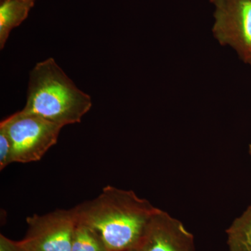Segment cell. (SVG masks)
<instances>
[{
	"mask_svg": "<svg viewBox=\"0 0 251 251\" xmlns=\"http://www.w3.org/2000/svg\"><path fill=\"white\" fill-rule=\"evenodd\" d=\"M138 251V250H135V251Z\"/></svg>",
	"mask_w": 251,
	"mask_h": 251,
	"instance_id": "cell-14",
	"label": "cell"
},
{
	"mask_svg": "<svg viewBox=\"0 0 251 251\" xmlns=\"http://www.w3.org/2000/svg\"><path fill=\"white\" fill-rule=\"evenodd\" d=\"M71 251H108L97 232L79 221L74 230Z\"/></svg>",
	"mask_w": 251,
	"mask_h": 251,
	"instance_id": "cell-9",
	"label": "cell"
},
{
	"mask_svg": "<svg viewBox=\"0 0 251 251\" xmlns=\"http://www.w3.org/2000/svg\"><path fill=\"white\" fill-rule=\"evenodd\" d=\"M29 228L22 240H11L14 251H71L77 223L75 207L28 217Z\"/></svg>",
	"mask_w": 251,
	"mask_h": 251,
	"instance_id": "cell-4",
	"label": "cell"
},
{
	"mask_svg": "<svg viewBox=\"0 0 251 251\" xmlns=\"http://www.w3.org/2000/svg\"><path fill=\"white\" fill-rule=\"evenodd\" d=\"M34 1L1 0L0 4V49H3L10 32L27 18Z\"/></svg>",
	"mask_w": 251,
	"mask_h": 251,
	"instance_id": "cell-7",
	"label": "cell"
},
{
	"mask_svg": "<svg viewBox=\"0 0 251 251\" xmlns=\"http://www.w3.org/2000/svg\"><path fill=\"white\" fill-rule=\"evenodd\" d=\"M214 7L212 32L222 46L243 58L251 50V0H210Z\"/></svg>",
	"mask_w": 251,
	"mask_h": 251,
	"instance_id": "cell-5",
	"label": "cell"
},
{
	"mask_svg": "<svg viewBox=\"0 0 251 251\" xmlns=\"http://www.w3.org/2000/svg\"><path fill=\"white\" fill-rule=\"evenodd\" d=\"M249 153H250L251 158V145H250V146H249Z\"/></svg>",
	"mask_w": 251,
	"mask_h": 251,
	"instance_id": "cell-12",
	"label": "cell"
},
{
	"mask_svg": "<svg viewBox=\"0 0 251 251\" xmlns=\"http://www.w3.org/2000/svg\"><path fill=\"white\" fill-rule=\"evenodd\" d=\"M12 146V163L38 161L57 143L63 127L46 119L19 111L0 123Z\"/></svg>",
	"mask_w": 251,
	"mask_h": 251,
	"instance_id": "cell-3",
	"label": "cell"
},
{
	"mask_svg": "<svg viewBox=\"0 0 251 251\" xmlns=\"http://www.w3.org/2000/svg\"><path fill=\"white\" fill-rule=\"evenodd\" d=\"M92 106L90 96L77 88L54 59L37 63L31 71L23 112L64 127L80 123Z\"/></svg>",
	"mask_w": 251,
	"mask_h": 251,
	"instance_id": "cell-2",
	"label": "cell"
},
{
	"mask_svg": "<svg viewBox=\"0 0 251 251\" xmlns=\"http://www.w3.org/2000/svg\"><path fill=\"white\" fill-rule=\"evenodd\" d=\"M138 251H195L194 237L181 221L159 209Z\"/></svg>",
	"mask_w": 251,
	"mask_h": 251,
	"instance_id": "cell-6",
	"label": "cell"
},
{
	"mask_svg": "<svg viewBox=\"0 0 251 251\" xmlns=\"http://www.w3.org/2000/svg\"><path fill=\"white\" fill-rule=\"evenodd\" d=\"M23 1H34L35 0H23Z\"/></svg>",
	"mask_w": 251,
	"mask_h": 251,
	"instance_id": "cell-13",
	"label": "cell"
},
{
	"mask_svg": "<svg viewBox=\"0 0 251 251\" xmlns=\"http://www.w3.org/2000/svg\"><path fill=\"white\" fill-rule=\"evenodd\" d=\"M242 60L247 64H250L251 65V50L244 57L242 58Z\"/></svg>",
	"mask_w": 251,
	"mask_h": 251,
	"instance_id": "cell-11",
	"label": "cell"
},
{
	"mask_svg": "<svg viewBox=\"0 0 251 251\" xmlns=\"http://www.w3.org/2000/svg\"><path fill=\"white\" fill-rule=\"evenodd\" d=\"M229 251H251V205L226 230Z\"/></svg>",
	"mask_w": 251,
	"mask_h": 251,
	"instance_id": "cell-8",
	"label": "cell"
},
{
	"mask_svg": "<svg viewBox=\"0 0 251 251\" xmlns=\"http://www.w3.org/2000/svg\"><path fill=\"white\" fill-rule=\"evenodd\" d=\"M12 163V146L7 133L0 127V170Z\"/></svg>",
	"mask_w": 251,
	"mask_h": 251,
	"instance_id": "cell-10",
	"label": "cell"
},
{
	"mask_svg": "<svg viewBox=\"0 0 251 251\" xmlns=\"http://www.w3.org/2000/svg\"><path fill=\"white\" fill-rule=\"evenodd\" d=\"M75 209L79 221L97 232L108 251L138 250L159 209L133 191L112 186Z\"/></svg>",
	"mask_w": 251,
	"mask_h": 251,
	"instance_id": "cell-1",
	"label": "cell"
}]
</instances>
